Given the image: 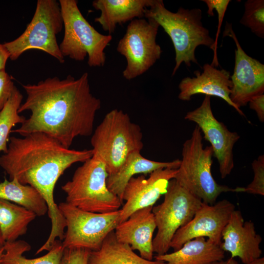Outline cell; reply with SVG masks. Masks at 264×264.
Here are the masks:
<instances>
[{"instance_id": "obj_38", "label": "cell", "mask_w": 264, "mask_h": 264, "mask_svg": "<svg viewBox=\"0 0 264 264\" xmlns=\"http://www.w3.org/2000/svg\"></svg>"}, {"instance_id": "obj_35", "label": "cell", "mask_w": 264, "mask_h": 264, "mask_svg": "<svg viewBox=\"0 0 264 264\" xmlns=\"http://www.w3.org/2000/svg\"><path fill=\"white\" fill-rule=\"evenodd\" d=\"M246 264H264V258L260 257L252 262Z\"/></svg>"}, {"instance_id": "obj_6", "label": "cell", "mask_w": 264, "mask_h": 264, "mask_svg": "<svg viewBox=\"0 0 264 264\" xmlns=\"http://www.w3.org/2000/svg\"><path fill=\"white\" fill-rule=\"evenodd\" d=\"M213 151L211 146L204 148L202 136L196 125L191 136L183 144L182 159L175 176L177 182L202 202L213 204L224 192L234 189L218 184L211 172Z\"/></svg>"}, {"instance_id": "obj_16", "label": "cell", "mask_w": 264, "mask_h": 264, "mask_svg": "<svg viewBox=\"0 0 264 264\" xmlns=\"http://www.w3.org/2000/svg\"><path fill=\"white\" fill-rule=\"evenodd\" d=\"M220 246L231 254V258L238 257L243 264H248L261 257L260 245L262 238L257 233L253 222L244 221L240 210H235L221 233Z\"/></svg>"}, {"instance_id": "obj_34", "label": "cell", "mask_w": 264, "mask_h": 264, "mask_svg": "<svg viewBox=\"0 0 264 264\" xmlns=\"http://www.w3.org/2000/svg\"><path fill=\"white\" fill-rule=\"evenodd\" d=\"M5 242L2 238L1 233L0 230V258L4 252V246Z\"/></svg>"}, {"instance_id": "obj_32", "label": "cell", "mask_w": 264, "mask_h": 264, "mask_svg": "<svg viewBox=\"0 0 264 264\" xmlns=\"http://www.w3.org/2000/svg\"><path fill=\"white\" fill-rule=\"evenodd\" d=\"M249 107L254 110L259 120L264 121V94H260L251 98L248 102Z\"/></svg>"}, {"instance_id": "obj_29", "label": "cell", "mask_w": 264, "mask_h": 264, "mask_svg": "<svg viewBox=\"0 0 264 264\" xmlns=\"http://www.w3.org/2000/svg\"><path fill=\"white\" fill-rule=\"evenodd\" d=\"M89 252L82 248H65L60 264H88Z\"/></svg>"}, {"instance_id": "obj_1", "label": "cell", "mask_w": 264, "mask_h": 264, "mask_svg": "<svg viewBox=\"0 0 264 264\" xmlns=\"http://www.w3.org/2000/svg\"><path fill=\"white\" fill-rule=\"evenodd\" d=\"M22 87L27 97L18 112L29 110L31 115L11 132L22 136L43 132L67 148L76 137L92 134L101 101L91 92L87 72L78 79L70 75L63 79L55 76Z\"/></svg>"}, {"instance_id": "obj_36", "label": "cell", "mask_w": 264, "mask_h": 264, "mask_svg": "<svg viewBox=\"0 0 264 264\" xmlns=\"http://www.w3.org/2000/svg\"><path fill=\"white\" fill-rule=\"evenodd\" d=\"M225 264H239L237 261L232 258H230L225 261Z\"/></svg>"}, {"instance_id": "obj_28", "label": "cell", "mask_w": 264, "mask_h": 264, "mask_svg": "<svg viewBox=\"0 0 264 264\" xmlns=\"http://www.w3.org/2000/svg\"><path fill=\"white\" fill-rule=\"evenodd\" d=\"M254 177L245 187H238L235 192H245L254 195H264V155H260L252 163Z\"/></svg>"}, {"instance_id": "obj_31", "label": "cell", "mask_w": 264, "mask_h": 264, "mask_svg": "<svg viewBox=\"0 0 264 264\" xmlns=\"http://www.w3.org/2000/svg\"><path fill=\"white\" fill-rule=\"evenodd\" d=\"M15 86L5 70H0V111L11 96Z\"/></svg>"}, {"instance_id": "obj_2", "label": "cell", "mask_w": 264, "mask_h": 264, "mask_svg": "<svg viewBox=\"0 0 264 264\" xmlns=\"http://www.w3.org/2000/svg\"><path fill=\"white\" fill-rule=\"evenodd\" d=\"M92 155V149H70L50 136L36 132L21 138L10 137L7 151L0 156V166L10 180L16 178L32 186L49 200L53 198L56 183L64 172Z\"/></svg>"}, {"instance_id": "obj_7", "label": "cell", "mask_w": 264, "mask_h": 264, "mask_svg": "<svg viewBox=\"0 0 264 264\" xmlns=\"http://www.w3.org/2000/svg\"><path fill=\"white\" fill-rule=\"evenodd\" d=\"M64 27V35L59 45L63 56L76 61L88 56L90 67L104 66L105 50L112 40L111 35L97 31L81 12L76 0L59 1Z\"/></svg>"}, {"instance_id": "obj_27", "label": "cell", "mask_w": 264, "mask_h": 264, "mask_svg": "<svg viewBox=\"0 0 264 264\" xmlns=\"http://www.w3.org/2000/svg\"><path fill=\"white\" fill-rule=\"evenodd\" d=\"M240 22L258 37L264 38V0H247Z\"/></svg>"}, {"instance_id": "obj_37", "label": "cell", "mask_w": 264, "mask_h": 264, "mask_svg": "<svg viewBox=\"0 0 264 264\" xmlns=\"http://www.w3.org/2000/svg\"><path fill=\"white\" fill-rule=\"evenodd\" d=\"M212 264H225V261H218L214 262L212 263Z\"/></svg>"}, {"instance_id": "obj_17", "label": "cell", "mask_w": 264, "mask_h": 264, "mask_svg": "<svg viewBox=\"0 0 264 264\" xmlns=\"http://www.w3.org/2000/svg\"><path fill=\"white\" fill-rule=\"evenodd\" d=\"M195 77L183 78L178 85L180 90L178 98L182 101H189L197 94H204L216 96L224 100L243 116L244 113L238 108L230 99L232 87L229 71L219 69L208 63L204 65L203 71H194Z\"/></svg>"}, {"instance_id": "obj_5", "label": "cell", "mask_w": 264, "mask_h": 264, "mask_svg": "<svg viewBox=\"0 0 264 264\" xmlns=\"http://www.w3.org/2000/svg\"><path fill=\"white\" fill-rule=\"evenodd\" d=\"M109 175L104 161L97 155L83 162L71 180L62 186L67 203L82 210L105 213L119 210L120 199L108 189Z\"/></svg>"}, {"instance_id": "obj_10", "label": "cell", "mask_w": 264, "mask_h": 264, "mask_svg": "<svg viewBox=\"0 0 264 264\" xmlns=\"http://www.w3.org/2000/svg\"><path fill=\"white\" fill-rule=\"evenodd\" d=\"M66 222L62 242L65 248H82L95 251L119 223L120 209L99 213L82 210L66 202L58 204Z\"/></svg>"}, {"instance_id": "obj_33", "label": "cell", "mask_w": 264, "mask_h": 264, "mask_svg": "<svg viewBox=\"0 0 264 264\" xmlns=\"http://www.w3.org/2000/svg\"><path fill=\"white\" fill-rule=\"evenodd\" d=\"M10 54L3 44L0 43V70H5L7 60Z\"/></svg>"}, {"instance_id": "obj_23", "label": "cell", "mask_w": 264, "mask_h": 264, "mask_svg": "<svg viewBox=\"0 0 264 264\" xmlns=\"http://www.w3.org/2000/svg\"><path fill=\"white\" fill-rule=\"evenodd\" d=\"M37 215L25 207L0 198V230L5 242L16 241L26 234Z\"/></svg>"}, {"instance_id": "obj_26", "label": "cell", "mask_w": 264, "mask_h": 264, "mask_svg": "<svg viewBox=\"0 0 264 264\" xmlns=\"http://www.w3.org/2000/svg\"><path fill=\"white\" fill-rule=\"evenodd\" d=\"M23 95L16 88L0 111V152L5 153L8 150L9 134L17 124H22L26 118L20 115L18 110L22 104Z\"/></svg>"}, {"instance_id": "obj_18", "label": "cell", "mask_w": 264, "mask_h": 264, "mask_svg": "<svg viewBox=\"0 0 264 264\" xmlns=\"http://www.w3.org/2000/svg\"><path fill=\"white\" fill-rule=\"evenodd\" d=\"M153 207L137 210L127 220L119 223L114 232L117 240L127 244L140 256L148 260L153 259V235L156 225Z\"/></svg>"}, {"instance_id": "obj_25", "label": "cell", "mask_w": 264, "mask_h": 264, "mask_svg": "<svg viewBox=\"0 0 264 264\" xmlns=\"http://www.w3.org/2000/svg\"><path fill=\"white\" fill-rule=\"evenodd\" d=\"M30 249L31 246L24 241L5 242L0 264H60L64 248L62 242L56 239L45 255L39 258L27 259L23 254Z\"/></svg>"}, {"instance_id": "obj_14", "label": "cell", "mask_w": 264, "mask_h": 264, "mask_svg": "<svg viewBox=\"0 0 264 264\" xmlns=\"http://www.w3.org/2000/svg\"><path fill=\"white\" fill-rule=\"evenodd\" d=\"M227 36L233 39L236 46L234 71L230 77L232 87L230 99L240 109L246 105L253 97L264 94V65L244 52L231 24L227 22L223 37Z\"/></svg>"}, {"instance_id": "obj_21", "label": "cell", "mask_w": 264, "mask_h": 264, "mask_svg": "<svg viewBox=\"0 0 264 264\" xmlns=\"http://www.w3.org/2000/svg\"><path fill=\"white\" fill-rule=\"evenodd\" d=\"M224 258V251L220 244L204 237L190 240L172 253L154 256L155 260L165 264H212Z\"/></svg>"}, {"instance_id": "obj_13", "label": "cell", "mask_w": 264, "mask_h": 264, "mask_svg": "<svg viewBox=\"0 0 264 264\" xmlns=\"http://www.w3.org/2000/svg\"><path fill=\"white\" fill-rule=\"evenodd\" d=\"M235 210V205L226 199L213 204L202 202L192 219L176 232L170 248L177 250L186 242L199 237L220 244L222 230Z\"/></svg>"}, {"instance_id": "obj_20", "label": "cell", "mask_w": 264, "mask_h": 264, "mask_svg": "<svg viewBox=\"0 0 264 264\" xmlns=\"http://www.w3.org/2000/svg\"><path fill=\"white\" fill-rule=\"evenodd\" d=\"M180 160L176 159L169 162L151 160L143 156L141 152L131 153L118 170L114 174L109 175L107 184L110 192L117 196L122 201L125 186L129 180L136 175L150 174L154 171L161 169H177Z\"/></svg>"}, {"instance_id": "obj_30", "label": "cell", "mask_w": 264, "mask_h": 264, "mask_svg": "<svg viewBox=\"0 0 264 264\" xmlns=\"http://www.w3.org/2000/svg\"><path fill=\"white\" fill-rule=\"evenodd\" d=\"M208 7L207 14L210 16L214 15L213 10L215 9L218 13V30L216 35V40L215 41V45L217 49L218 44V39L220 33V29L222 24V22L227 8L229 3L230 2V0H203Z\"/></svg>"}, {"instance_id": "obj_3", "label": "cell", "mask_w": 264, "mask_h": 264, "mask_svg": "<svg viewBox=\"0 0 264 264\" xmlns=\"http://www.w3.org/2000/svg\"><path fill=\"white\" fill-rule=\"evenodd\" d=\"M145 18L155 20L170 37L175 50L176 64L172 76L182 63L190 66L191 63L198 64L195 50L199 45H205L214 51L211 65L219 66L215 40L201 22L202 11L199 8L192 9L180 7L176 12L166 8L162 0H152L145 10Z\"/></svg>"}, {"instance_id": "obj_22", "label": "cell", "mask_w": 264, "mask_h": 264, "mask_svg": "<svg viewBox=\"0 0 264 264\" xmlns=\"http://www.w3.org/2000/svg\"><path fill=\"white\" fill-rule=\"evenodd\" d=\"M88 264H165V263L142 258L129 245L118 242L113 231L106 238L99 249L90 251Z\"/></svg>"}, {"instance_id": "obj_19", "label": "cell", "mask_w": 264, "mask_h": 264, "mask_svg": "<svg viewBox=\"0 0 264 264\" xmlns=\"http://www.w3.org/2000/svg\"><path fill=\"white\" fill-rule=\"evenodd\" d=\"M152 0H95L92 7L100 11V15L94 22L103 29L113 33L116 26L135 19L144 18L145 10Z\"/></svg>"}, {"instance_id": "obj_15", "label": "cell", "mask_w": 264, "mask_h": 264, "mask_svg": "<svg viewBox=\"0 0 264 264\" xmlns=\"http://www.w3.org/2000/svg\"><path fill=\"white\" fill-rule=\"evenodd\" d=\"M176 172L177 169L165 168L154 171L148 178L143 175L132 177L123 192L122 200L126 202L120 209L119 223L137 210L153 207L166 193L169 182Z\"/></svg>"}, {"instance_id": "obj_4", "label": "cell", "mask_w": 264, "mask_h": 264, "mask_svg": "<svg viewBox=\"0 0 264 264\" xmlns=\"http://www.w3.org/2000/svg\"><path fill=\"white\" fill-rule=\"evenodd\" d=\"M91 135L93 154L104 161L109 176L118 171L131 153L141 152L144 146L140 127L116 109L106 114Z\"/></svg>"}, {"instance_id": "obj_11", "label": "cell", "mask_w": 264, "mask_h": 264, "mask_svg": "<svg viewBox=\"0 0 264 264\" xmlns=\"http://www.w3.org/2000/svg\"><path fill=\"white\" fill-rule=\"evenodd\" d=\"M159 27L151 18L135 19L129 23L116 47L117 52L126 59L127 65L122 73L126 80L141 75L160 58L162 50L156 41Z\"/></svg>"}, {"instance_id": "obj_24", "label": "cell", "mask_w": 264, "mask_h": 264, "mask_svg": "<svg viewBox=\"0 0 264 264\" xmlns=\"http://www.w3.org/2000/svg\"><path fill=\"white\" fill-rule=\"evenodd\" d=\"M0 198L11 201L34 212L37 216L48 212L47 206L39 192L29 185L20 183L16 178H6L0 183Z\"/></svg>"}, {"instance_id": "obj_12", "label": "cell", "mask_w": 264, "mask_h": 264, "mask_svg": "<svg viewBox=\"0 0 264 264\" xmlns=\"http://www.w3.org/2000/svg\"><path fill=\"white\" fill-rule=\"evenodd\" d=\"M184 119L197 124L204 139L210 143L213 155L218 161L221 177L224 178L230 175L234 167L233 148L240 135L228 130L223 123L215 118L210 96L205 95L201 105L188 112Z\"/></svg>"}, {"instance_id": "obj_9", "label": "cell", "mask_w": 264, "mask_h": 264, "mask_svg": "<svg viewBox=\"0 0 264 264\" xmlns=\"http://www.w3.org/2000/svg\"><path fill=\"white\" fill-rule=\"evenodd\" d=\"M202 203L175 179L170 180L163 202L152 208L157 229L153 240L154 253H167L176 232L192 219Z\"/></svg>"}, {"instance_id": "obj_8", "label": "cell", "mask_w": 264, "mask_h": 264, "mask_svg": "<svg viewBox=\"0 0 264 264\" xmlns=\"http://www.w3.org/2000/svg\"><path fill=\"white\" fill-rule=\"evenodd\" d=\"M63 21L59 2L56 0H38L30 23L16 39L4 43L12 61L18 59L24 52L31 49L42 50L64 63L57 41L62 31Z\"/></svg>"}]
</instances>
